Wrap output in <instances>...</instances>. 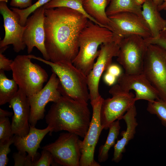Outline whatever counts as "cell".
<instances>
[{"label":"cell","mask_w":166,"mask_h":166,"mask_svg":"<svg viewBox=\"0 0 166 166\" xmlns=\"http://www.w3.org/2000/svg\"><path fill=\"white\" fill-rule=\"evenodd\" d=\"M150 113L156 115L166 128V101L160 98L148 101L147 108Z\"/></svg>","instance_id":"26"},{"label":"cell","mask_w":166,"mask_h":166,"mask_svg":"<svg viewBox=\"0 0 166 166\" xmlns=\"http://www.w3.org/2000/svg\"><path fill=\"white\" fill-rule=\"evenodd\" d=\"M142 8V16L149 26L151 37L157 38L161 31L166 30V20L161 16L153 0H144Z\"/></svg>","instance_id":"20"},{"label":"cell","mask_w":166,"mask_h":166,"mask_svg":"<svg viewBox=\"0 0 166 166\" xmlns=\"http://www.w3.org/2000/svg\"><path fill=\"white\" fill-rule=\"evenodd\" d=\"M103 98L101 97L96 102L91 104L93 115L88 129L83 140H80V146L81 154L80 166H100L94 159L96 146L103 129L100 119V113Z\"/></svg>","instance_id":"13"},{"label":"cell","mask_w":166,"mask_h":166,"mask_svg":"<svg viewBox=\"0 0 166 166\" xmlns=\"http://www.w3.org/2000/svg\"><path fill=\"white\" fill-rule=\"evenodd\" d=\"M90 116L88 104L62 96L51 106L45 120L51 128L50 135L64 130L84 138L90 123Z\"/></svg>","instance_id":"2"},{"label":"cell","mask_w":166,"mask_h":166,"mask_svg":"<svg viewBox=\"0 0 166 166\" xmlns=\"http://www.w3.org/2000/svg\"><path fill=\"white\" fill-rule=\"evenodd\" d=\"M107 72L115 77H119L122 74L121 69L116 64H111L109 67Z\"/></svg>","instance_id":"35"},{"label":"cell","mask_w":166,"mask_h":166,"mask_svg":"<svg viewBox=\"0 0 166 166\" xmlns=\"http://www.w3.org/2000/svg\"><path fill=\"white\" fill-rule=\"evenodd\" d=\"M163 10H166V6L164 8Z\"/></svg>","instance_id":"42"},{"label":"cell","mask_w":166,"mask_h":166,"mask_svg":"<svg viewBox=\"0 0 166 166\" xmlns=\"http://www.w3.org/2000/svg\"><path fill=\"white\" fill-rule=\"evenodd\" d=\"M144 41L147 45H157L166 49V30L161 31L157 38L151 37L144 39Z\"/></svg>","instance_id":"32"},{"label":"cell","mask_w":166,"mask_h":166,"mask_svg":"<svg viewBox=\"0 0 166 166\" xmlns=\"http://www.w3.org/2000/svg\"><path fill=\"white\" fill-rule=\"evenodd\" d=\"M13 60L6 58L2 53L0 52V70H11V65Z\"/></svg>","instance_id":"33"},{"label":"cell","mask_w":166,"mask_h":166,"mask_svg":"<svg viewBox=\"0 0 166 166\" xmlns=\"http://www.w3.org/2000/svg\"><path fill=\"white\" fill-rule=\"evenodd\" d=\"M119 43L116 41L103 43L101 45L100 52L93 68L87 75V80L91 104L101 97L99 92V85L104 72L112 64L114 57H117Z\"/></svg>","instance_id":"10"},{"label":"cell","mask_w":166,"mask_h":166,"mask_svg":"<svg viewBox=\"0 0 166 166\" xmlns=\"http://www.w3.org/2000/svg\"><path fill=\"white\" fill-rule=\"evenodd\" d=\"M13 114V113L12 112L0 108V118L10 117Z\"/></svg>","instance_id":"37"},{"label":"cell","mask_w":166,"mask_h":166,"mask_svg":"<svg viewBox=\"0 0 166 166\" xmlns=\"http://www.w3.org/2000/svg\"><path fill=\"white\" fill-rule=\"evenodd\" d=\"M83 0H50L43 6L45 9L61 7H66L72 9L79 12L89 20L100 26L95 20L86 13L83 6Z\"/></svg>","instance_id":"25"},{"label":"cell","mask_w":166,"mask_h":166,"mask_svg":"<svg viewBox=\"0 0 166 166\" xmlns=\"http://www.w3.org/2000/svg\"><path fill=\"white\" fill-rule=\"evenodd\" d=\"M166 6V1L163 2L160 6H158V10L160 11L163 10L164 8Z\"/></svg>","instance_id":"39"},{"label":"cell","mask_w":166,"mask_h":166,"mask_svg":"<svg viewBox=\"0 0 166 166\" xmlns=\"http://www.w3.org/2000/svg\"><path fill=\"white\" fill-rule=\"evenodd\" d=\"M154 4L158 6H160L166 0H153Z\"/></svg>","instance_id":"38"},{"label":"cell","mask_w":166,"mask_h":166,"mask_svg":"<svg viewBox=\"0 0 166 166\" xmlns=\"http://www.w3.org/2000/svg\"><path fill=\"white\" fill-rule=\"evenodd\" d=\"M109 92L112 97L103 99L100 113L102 128L108 129L110 124L122 117L136 101L132 92L123 90L118 84L113 86Z\"/></svg>","instance_id":"7"},{"label":"cell","mask_w":166,"mask_h":166,"mask_svg":"<svg viewBox=\"0 0 166 166\" xmlns=\"http://www.w3.org/2000/svg\"><path fill=\"white\" fill-rule=\"evenodd\" d=\"M0 12L5 31L4 37L0 42V48L12 44L16 52L23 50L26 47L23 39L25 26L20 24L17 15L9 8L6 2H0Z\"/></svg>","instance_id":"15"},{"label":"cell","mask_w":166,"mask_h":166,"mask_svg":"<svg viewBox=\"0 0 166 166\" xmlns=\"http://www.w3.org/2000/svg\"><path fill=\"white\" fill-rule=\"evenodd\" d=\"M14 135L9 118H0V143L8 141Z\"/></svg>","instance_id":"28"},{"label":"cell","mask_w":166,"mask_h":166,"mask_svg":"<svg viewBox=\"0 0 166 166\" xmlns=\"http://www.w3.org/2000/svg\"><path fill=\"white\" fill-rule=\"evenodd\" d=\"M142 6L136 0H111L106 10L109 17L123 12H131L143 17Z\"/></svg>","instance_id":"22"},{"label":"cell","mask_w":166,"mask_h":166,"mask_svg":"<svg viewBox=\"0 0 166 166\" xmlns=\"http://www.w3.org/2000/svg\"><path fill=\"white\" fill-rule=\"evenodd\" d=\"M31 59L30 55H18L11 65L13 79L28 97L42 89L48 77L45 70Z\"/></svg>","instance_id":"5"},{"label":"cell","mask_w":166,"mask_h":166,"mask_svg":"<svg viewBox=\"0 0 166 166\" xmlns=\"http://www.w3.org/2000/svg\"><path fill=\"white\" fill-rule=\"evenodd\" d=\"M18 84L13 78H8L4 71L0 70V105L9 103L18 92Z\"/></svg>","instance_id":"24"},{"label":"cell","mask_w":166,"mask_h":166,"mask_svg":"<svg viewBox=\"0 0 166 166\" xmlns=\"http://www.w3.org/2000/svg\"><path fill=\"white\" fill-rule=\"evenodd\" d=\"M107 0H83V6L86 13L101 26L109 29L110 20L106 13Z\"/></svg>","instance_id":"21"},{"label":"cell","mask_w":166,"mask_h":166,"mask_svg":"<svg viewBox=\"0 0 166 166\" xmlns=\"http://www.w3.org/2000/svg\"><path fill=\"white\" fill-rule=\"evenodd\" d=\"M110 0H107L108 1V4H109V3H110Z\"/></svg>","instance_id":"41"},{"label":"cell","mask_w":166,"mask_h":166,"mask_svg":"<svg viewBox=\"0 0 166 166\" xmlns=\"http://www.w3.org/2000/svg\"><path fill=\"white\" fill-rule=\"evenodd\" d=\"M142 73L160 98L166 101V49L157 45H147Z\"/></svg>","instance_id":"6"},{"label":"cell","mask_w":166,"mask_h":166,"mask_svg":"<svg viewBox=\"0 0 166 166\" xmlns=\"http://www.w3.org/2000/svg\"><path fill=\"white\" fill-rule=\"evenodd\" d=\"M117 77L107 72L104 74L103 79L105 83L109 86L113 85L116 81Z\"/></svg>","instance_id":"36"},{"label":"cell","mask_w":166,"mask_h":166,"mask_svg":"<svg viewBox=\"0 0 166 166\" xmlns=\"http://www.w3.org/2000/svg\"><path fill=\"white\" fill-rule=\"evenodd\" d=\"M14 141V136L8 141L0 143V166L7 165L9 161L7 155L11 151L10 147Z\"/></svg>","instance_id":"30"},{"label":"cell","mask_w":166,"mask_h":166,"mask_svg":"<svg viewBox=\"0 0 166 166\" xmlns=\"http://www.w3.org/2000/svg\"><path fill=\"white\" fill-rule=\"evenodd\" d=\"M74 133L68 132L60 134L54 142L42 147V149L49 151L55 163L63 166H80L81 154L80 140Z\"/></svg>","instance_id":"9"},{"label":"cell","mask_w":166,"mask_h":166,"mask_svg":"<svg viewBox=\"0 0 166 166\" xmlns=\"http://www.w3.org/2000/svg\"><path fill=\"white\" fill-rule=\"evenodd\" d=\"M109 128V133L105 142L100 147L99 149L98 158L100 163L105 162L108 160L109 151L115 144V141L119 135L121 128L119 120H117L111 123Z\"/></svg>","instance_id":"23"},{"label":"cell","mask_w":166,"mask_h":166,"mask_svg":"<svg viewBox=\"0 0 166 166\" xmlns=\"http://www.w3.org/2000/svg\"><path fill=\"white\" fill-rule=\"evenodd\" d=\"M8 0H0V2H7Z\"/></svg>","instance_id":"40"},{"label":"cell","mask_w":166,"mask_h":166,"mask_svg":"<svg viewBox=\"0 0 166 166\" xmlns=\"http://www.w3.org/2000/svg\"><path fill=\"white\" fill-rule=\"evenodd\" d=\"M60 81L53 72L48 82L40 91L28 97L30 108L29 123L35 126L38 121L45 116V108L49 102L58 101L62 96Z\"/></svg>","instance_id":"11"},{"label":"cell","mask_w":166,"mask_h":166,"mask_svg":"<svg viewBox=\"0 0 166 166\" xmlns=\"http://www.w3.org/2000/svg\"><path fill=\"white\" fill-rule=\"evenodd\" d=\"M44 14L45 45L49 60L72 63L79 51V35L89 19L64 7L45 9Z\"/></svg>","instance_id":"1"},{"label":"cell","mask_w":166,"mask_h":166,"mask_svg":"<svg viewBox=\"0 0 166 166\" xmlns=\"http://www.w3.org/2000/svg\"><path fill=\"white\" fill-rule=\"evenodd\" d=\"M45 10L43 6H41L28 18L23 39L28 53H30L34 48L36 47L42 53L44 59L49 61V58L45 45Z\"/></svg>","instance_id":"14"},{"label":"cell","mask_w":166,"mask_h":166,"mask_svg":"<svg viewBox=\"0 0 166 166\" xmlns=\"http://www.w3.org/2000/svg\"><path fill=\"white\" fill-rule=\"evenodd\" d=\"M12 157L14 161V166H34V162L31 157L26 152L18 151L13 153Z\"/></svg>","instance_id":"29"},{"label":"cell","mask_w":166,"mask_h":166,"mask_svg":"<svg viewBox=\"0 0 166 166\" xmlns=\"http://www.w3.org/2000/svg\"><path fill=\"white\" fill-rule=\"evenodd\" d=\"M118 81V84L124 91H135L136 101L144 100L149 101L160 98L157 91L142 73L133 74L122 73L119 77Z\"/></svg>","instance_id":"17"},{"label":"cell","mask_w":166,"mask_h":166,"mask_svg":"<svg viewBox=\"0 0 166 166\" xmlns=\"http://www.w3.org/2000/svg\"><path fill=\"white\" fill-rule=\"evenodd\" d=\"M109 29L116 35L123 38L137 35L144 39L152 37L148 24L143 17L131 12H123L108 17Z\"/></svg>","instance_id":"12"},{"label":"cell","mask_w":166,"mask_h":166,"mask_svg":"<svg viewBox=\"0 0 166 166\" xmlns=\"http://www.w3.org/2000/svg\"><path fill=\"white\" fill-rule=\"evenodd\" d=\"M137 115L135 105H133L122 117L126 124L125 131L121 132L122 138L117 140L113 146L114 151L112 160L116 163L119 162L123 156V153L125 151V147L129 141L132 139L136 132L138 123L136 118Z\"/></svg>","instance_id":"19"},{"label":"cell","mask_w":166,"mask_h":166,"mask_svg":"<svg viewBox=\"0 0 166 166\" xmlns=\"http://www.w3.org/2000/svg\"><path fill=\"white\" fill-rule=\"evenodd\" d=\"M40 158L34 163V166H49L57 164L51 153L48 151L42 149Z\"/></svg>","instance_id":"31"},{"label":"cell","mask_w":166,"mask_h":166,"mask_svg":"<svg viewBox=\"0 0 166 166\" xmlns=\"http://www.w3.org/2000/svg\"><path fill=\"white\" fill-rule=\"evenodd\" d=\"M30 58L41 61L51 67L59 79L63 89V96L88 104L89 99L87 76L72 63L53 62L40 57L30 55Z\"/></svg>","instance_id":"4"},{"label":"cell","mask_w":166,"mask_h":166,"mask_svg":"<svg viewBox=\"0 0 166 166\" xmlns=\"http://www.w3.org/2000/svg\"><path fill=\"white\" fill-rule=\"evenodd\" d=\"M50 0H38L30 6L24 9H20L13 7L11 9L17 15L20 24L25 26L26 20L30 15L33 13L36 10L43 6L49 2Z\"/></svg>","instance_id":"27"},{"label":"cell","mask_w":166,"mask_h":166,"mask_svg":"<svg viewBox=\"0 0 166 166\" xmlns=\"http://www.w3.org/2000/svg\"><path fill=\"white\" fill-rule=\"evenodd\" d=\"M32 0H11L10 5L14 7L24 9L30 6Z\"/></svg>","instance_id":"34"},{"label":"cell","mask_w":166,"mask_h":166,"mask_svg":"<svg viewBox=\"0 0 166 166\" xmlns=\"http://www.w3.org/2000/svg\"><path fill=\"white\" fill-rule=\"evenodd\" d=\"M18 89L9 103L14 112L11 123L13 133L23 137L29 132L30 108L28 97L21 89Z\"/></svg>","instance_id":"16"},{"label":"cell","mask_w":166,"mask_h":166,"mask_svg":"<svg viewBox=\"0 0 166 166\" xmlns=\"http://www.w3.org/2000/svg\"><path fill=\"white\" fill-rule=\"evenodd\" d=\"M117 61L129 74L142 73L147 45L141 36L133 35L124 38L119 44Z\"/></svg>","instance_id":"8"},{"label":"cell","mask_w":166,"mask_h":166,"mask_svg":"<svg viewBox=\"0 0 166 166\" xmlns=\"http://www.w3.org/2000/svg\"><path fill=\"white\" fill-rule=\"evenodd\" d=\"M116 39L115 34L109 29L89 20L79 35V50L73 64L87 76L99 54V46Z\"/></svg>","instance_id":"3"},{"label":"cell","mask_w":166,"mask_h":166,"mask_svg":"<svg viewBox=\"0 0 166 166\" xmlns=\"http://www.w3.org/2000/svg\"><path fill=\"white\" fill-rule=\"evenodd\" d=\"M51 131V128L48 126L44 129H39L30 124V131L27 135L23 137L14 135V145L18 151L27 153L34 162L42 141Z\"/></svg>","instance_id":"18"}]
</instances>
